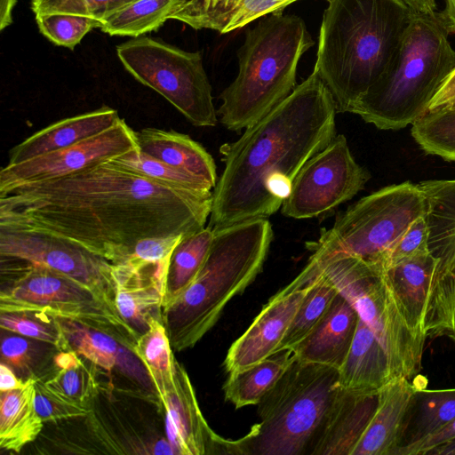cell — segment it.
Returning <instances> with one entry per match:
<instances>
[{"label":"cell","mask_w":455,"mask_h":455,"mask_svg":"<svg viewBox=\"0 0 455 455\" xmlns=\"http://www.w3.org/2000/svg\"><path fill=\"white\" fill-rule=\"evenodd\" d=\"M394 379L388 355L371 328L359 317L347 358L339 369V385L379 391Z\"/></svg>","instance_id":"cell-27"},{"label":"cell","mask_w":455,"mask_h":455,"mask_svg":"<svg viewBox=\"0 0 455 455\" xmlns=\"http://www.w3.org/2000/svg\"><path fill=\"white\" fill-rule=\"evenodd\" d=\"M439 15L449 33H455V0H445V8Z\"/></svg>","instance_id":"cell-50"},{"label":"cell","mask_w":455,"mask_h":455,"mask_svg":"<svg viewBox=\"0 0 455 455\" xmlns=\"http://www.w3.org/2000/svg\"><path fill=\"white\" fill-rule=\"evenodd\" d=\"M411 136L426 154L455 161V107L427 111L412 124Z\"/></svg>","instance_id":"cell-35"},{"label":"cell","mask_w":455,"mask_h":455,"mask_svg":"<svg viewBox=\"0 0 455 455\" xmlns=\"http://www.w3.org/2000/svg\"><path fill=\"white\" fill-rule=\"evenodd\" d=\"M120 118L116 109L104 106L61 119L14 146L9 152L7 164L22 163L75 145L113 127Z\"/></svg>","instance_id":"cell-21"},{"label":"cell","mask_w":455,"mask_h":455,"mask_svg":"<svg viewBox=\"0 0 455 455\" xmlns=\"http://www.w3.org/2000/svg\"><path fill=\"white\" fill-rule=\"evenodd\" d=\"M57 320L63 337V351H75L108 372L116 371L157 397L144 365L126 345L105 331L72 320Z\"/></svg>","instance_id":"cell-19"},{"label":"cell","mask_w":455,"mask_h":455,"mask_svg":"<svg viewBox=\"0 0 455 455\" xmlns=\"http://www.w3.org/2000/svg\"><path fill=\"white\" fill-rule=\"evenodd\" d=\"M314 71L339 113L356 102L394 60L412 11L403 0H328Z\"/></svg>","instance_id":"cell-3"},{"label":"cell","mask_w":455,"mask_h":455,"mask_svg":"<svg viewBox=\"0 0 455 455\" xmlns=\"http://www.w3.org/2000/svg\"><path fill=\"white\" fill-rule=\"evenodd\" d=\"M338 294L339 291L331 281L319 272L275 353L292 350L308 336L323 318Z\"/></svg>","instance_id":"cell-34"},{"label":"cell","mask_w":455,"mask_h":455,"mask_svg":"<svg viewBox=\"0 0 455 455\" xmlns=\"http://www.w3.org/2000/svg\"><path fill=\"white\" fill-rule=\"evenodd\" d=\"M323 272L356 309L387 351L394 378L412 380L420 369L426 338L407 325L385 278L381 260L345 256L323 265Z\"/></svg>","instance_id":"cell-10"},{"label":"cell","mask_w":455,"mask_h":455,"mask_svg":"<svg viewBox=\"0 0 455 455\" xmlns=\"http://www.w3.org/2000/svg\"><path fill=\"white\" fill-rule=\"evenodd\" d=\"M24 380L20 379L14 371L6 363H0V391L5 392L17 389L23 386Z\"/></svg>","instance_id":"cell-47"},{"label":"cell","mask_w":455,"mask_h":455,"mask_svg":"<svg viewBox=\"0 0 455 455\" xmlns=\"http://www.w3.org/2000/svg\"><path fill=\"white\" fill-rule=\"evenodd\" d=\"M378 404V391L339 387L307 455H352Z\"/></svg>","instance_id":"cell-18"},{"label":"cell","mask_w":455,"mask_h":455,"mask_svg":"<svg viewBox=\"0 0 455 455\" xmlns=\"http://www.w3.org/2000/svg\"><path fill=\"white\" fill-rule=\"evenodd\" d=\"M135 149H139L135 131L120 118L113 127L75 145L5 165L0 171V193L67 177Z\"/></svg>","instance_id":"cell-14"},{"label":"cell","mask_w":455,"mask_h":455,"mask_svg":"<svg viewBox=\"0 0 455 455\" xmlns=\"http://www.w3.org/2000/svg\"><path fill=\"white\" fill-rule=\"evenodd\" d=\"M135 134L140 152L198 179L210 190L214 189L218 181L214 160L188 135L149 127Z\"/></svg>","instance_id":"cell-25"},{"label":"cell","mask_w":455,"mask_h":455,"mask_svg":"<svg viewBox=\"0 0 455 455\" xmlns=\"http://www.w3.org/2000/svg\"><path fill=\"white\" fill-rule=\"evenodd\" d=\"M427 338L455 342V270L435 274L425 314Z\"/></svg>","instance_id":"cell-36"},{"label":"cell","mask_w":455,"mask_h":455,"mask_svg":"<svg viewBox=\"0 0 455 455\" xmlns=\"http://www.w3.org/2000/svg\"><path fill=\"white\" fill-rule=\"evenodd\" d=\"M0 257L60 274L116 307L115 265L71 241L44 232L0 228Z\"/></svg>","instance_id":"cell-13"},{"label":"cell","mask_w":455,"mask_h":455,"mask_svg":"<svg viewBox=\"0 0 455 455\" xmlns=\"http://www.w3.org/2000/svg\"><path fill=\"white\" fill-rule=\"evenodd\" d=\"M413 12L422 14L435 13V0H403Z\"/></svg>","instance_id":"cell-49"},{"label":"cell","mask_w":455,"mask_h":455,"mask_svg":"<svg viewBox=\"0 0 455 455\" xmlns=\"http://www.w3.org/2000/svg\"><path fill=\"white\" fill-rule=\"evenodd\" d=\"M110 161L126 170L177 188L196 192L212 191L198 179L151 157L139 149L125 153Z\"/></svg>","instance_id":"cell-38"},{"label":"cell","mask_w":455,"mask_h":455,"mask_svg":"<svg viewBox=\"0 0 455 455\" xmlns=\"http://www.w3.org/2000/svg\"><path fill=\"white\" fill-rule=\"evenodd\" d=\"M35 386V406L44 422L82 417L89 412L86 406L67 403L52 394L42 379H36Z\"/></svg>","instance_id":"cell-44"},{"label":"cell","mask_w":455,"mask_h":455,"mask_svg":"<svg viewBox=\"0 0 455 455\" xmlns=\"http://www.w3.org/2000/svg\"><path fill=\"white\" fill-rule=\"evenodd\" d=\"M451 107H452V106H451ZM453 107H455V104L453 105Z\"/></svg>","instance_id":"cell-52"},{"label":"cell","mask_w":455,"mask_h":455,"mask_svg":"<svg viewBox=\"0 0 455 455\" xmlns=\"http://www.w3.org/2000/svg\"><path fill=\"white\" fill-rule=\"evenodd\" d=\"M426 212L425 196L418 184L405 181L382 188L337 215L333 225L307 244L312 253L307 265L318 273L339 257L381 260Z\"/></svg>","instance_id":"cell-8"},{"label":"cell","mask_w":455,"mask_h":455,"mask_svg":"<svg viewBox=\"0 0 455 455\" xmlns=\"http://www.w3.org/2000/svg\"><path fill=\"white\" fill-rule=\"evenodd\" d=\"M339 387L338 369L295 358L257 404L260 421L236 440L239 453L307 455Z\"/></svg>","instance_id":"cell-7"},{"label":"cell","mask_w":455,"mask_h":455,"mask_svg":"<svg viewBox=\"0 0 455 455\" xmlns=\"http://www.w3.org/2000/svg\"><path fill=\"white\" fill-rule=\"evenodd\" d=\"M317 275L307 266L264 305L248 329L230 346L228 373L244 370L275 353Z\"/></svg>","instance_id":"cell-15"},{"label":"cell","mask_w":455,"mask_h":455,"mask_svg":"<svg viewBox=\"0 0 455 455\" xmlns=\"http://www.w3.org/2000/svg\"><path fill=\"white\" fill-rule=\"evenodd\" d=\"M403 377L392 379L378 391V404L352 455H392L411 398L417 388Z\"/></svg>","instance_id":"cell-24"},{"label":"cell","mask_w":455,"mask_h":455,"mask_svg":"<svg viewBox=\"0 0 455 455\" xmlns=\"http://www.w3.org/2000/svg\"><path fill=\"white\" fill-rule=\"evenodd\" d=\"M166 437L175 455L239 454L236 440L218 435L207 424L182 364L175 361L174 383L161 400Z\"/></svg>","instance_id":"cell-16"},{"label":"cell","mask_w":455,"mask_h":455,"mask_svg":"<svg viewBox=\"0 0 455 455\" xmlns=\"http://www.w3.org/2000/svg\"><path fill=\"white\" fill-rule=\"evenodd\" d=\"M358 319L355 307L339 292L317 326L292 348L295 358L339 370L349 352Z\"/></svg>","instance_id":"cell-20"},{"label":"cell","mask_w":455,"mask_h":455,"mask_svg":"<svg viewBox=\"0 0 455 455\" xmlns=\"http://www.w3.org/2000/svg\"><path fill=\"white\" fill-rule=\"evenodd\" d=\"M17 0H0V30L12 23V12Z\"/></svg>","instance_id":"cell-48"},{"label":"cell","mask_w":455,"mask_h":455,"mask_svg":"<svg viewBox=\"0 0 455 455\" xmlns=\"http://www.w3.org/2000/svg\"><path fill=\"white\" fill-rule=\"evenodd\" d=\"M455 441V419L442 430L428 436L412 448L406 455H426L430 450Z\"/></svg>","instance_id":"cell-45"},{"label":"cell","mask_w":455,"mask_h":455,"mask_svg":"<svg viewBox=\"0 0 455 455\" xmlns=\"http://www.w3.org/2000/svg\"><path fill=\"white\" fill-rule=\"evenodd\" d=\"M314 44L296 15L272 13L249 29L237 51L238 74L220 95L223 126L246 129L286 99L296 87L299 59Z\"/></svg>","instance_id":"cell-6"},{"label":"cell","mask_w":455,"mask_h":455,"mask_svg":"<svg viewBox=\"0 0 455 455\" xmlns=\"http://www.w3.org/2000/svg\"><path fill=\"white\" fill-rule=\"evenodd\" d=\"M426 455H455V441L435 447Z\"/></svg>","instance_id":"cell-51"},{"label":"cell","mask_w":455,"mask_h":455,"mask_svg":"<svg viewBox=\"0 0 455 455\" xmlns=\"http://www.w3.org/2000/svg\"><path fill=\"white\" fill-rule=\"evenodd\" d=\"M43 382L60 399L83 406H86L97 391L95 377L83 361L75 366L56 370L52 378Z\"/></svg>","instance_id":"cell-40"},{"label":"cell","mask_w":455,"mask_h":455,"mask_svg":"<svg viewBox=\"0 0 455 455\" xmlns=\"http://www.w3.org/2000/svg\"><path fill=\"white\" fill-rule=\"evenodd\" d=\"M439 13L412 12L387 70L351 113L380 130H399L424 116L455 68V51Z\"/></svg>","instance_id":"cell-5"},{"label":"cell","mask_w":455,"mask_h":455,"mask_svg":"<svg viewBox=\"0 0 455 455\" xmlns=\"http://www.w3.org/2000/svg\"><path fill=\"white\" fill-rule=\"evenodd\" d=\"M136 0H31L35 15L70 13L103 22L112 14Z\"/></svg>","instance_id":"cell-42"},{"label":"cell","mask_w":455,"mask_h":455,"mask_svg":"<svg viewBox=\"0 0 455 455\" xmlns=\"http://www.w3.org/2000/svg\"><path fill=\"white\" fill-rule=\"evenodd\" d=\"M116 53L137 81L161 94L193 125L217 124L218 112L200 52L139 36L119 44Z\"/></svg>","instance_id":"cell-11"},{"label":"cell","mask_w":455,"mask_h":455,"mask_svg":"<svg viewBox=\"0 0 455 455\" xmlns=\"http://www.w3.org/2000/svg\"><path fill=\"white\" fill-rule=\"evenodd\" d=\"M3 331L44 341L63 351V337L57 318L28 313L0 312Z\"/></svg>","instance_id":"cell-41"},{"label":"cell","mask_w":455,"mask_h":455,"mask_svg":"<svg viewBox=\"0 0 455 455\" xmlns=\"http://www.w3.org/2000/svg\"><path fill=\"white\" fill-rule=\"evenodd\" d=\"M295 360L292 350H282L244 370L228 373L225 399L235 409L257 405Z\"/></svg>","instance_id":"cell-30"},{"label":"cell","mask_w":455,"mask_h":455,"mask_svg":"<svg viewBox=\"0 0 455 455\" xmlns=\"http://www.w3.org/2000/svg\"><path fill=\"white\" fill-rule=\"evenodd\" d=\"M0 312L38 314L105 331L132 349L138 334L116 308L88 288L54 271L1 257Z\"/></svg>","instance_id":"cell-9"},{"label":"cell","mask_w":455,"mask_h":455,"mask_svg":"<svg viewBox=\"0 0 455 455\" xmlns=\"http://www.w3.org/2000/svg\"><path fill=\"white\" fill-rule=\"evenodd\" d=\"M36 21L41 34L52 43L71 50L88 32L102 26L97 20L62 12L36 15Z\"/></svg>","instance_id":"cell-39"},{"label":"cell","mask_w":455,"mask_h":455,"mask_svg":"<svg viewBox=\"0 0 455 455\" xmlns=\"http://www.w3.org/2000/svg\"><path fill=\"white\" fill-rule=\"evenodd\" d=\"M455 104V68L443 82L439 91L434 97L428 111L435 110Z\"/></svg>","instance_id":"cell-46"},{"label":"cell","mask_w":455,"mask_h":455,"mask_svg":"<svg viewBox=\"0 0 455 455\" xmlns=\"http://www.w3.org/2000/svg\"><path fill=\"white\" fill-rule=\"evenodd\" d=\"M336 113L330 91L313 70L237 140L222 145L225 167L212 192L209 226L276 212L302 166L336 136Z\"/></svg>","instance_id":"cell-2"},{"label":"cell","mask_w":455,"mask_h":455,"mask_svg":"<svg viewBox=\"0 0 455 455\" xmlns=\"http://www.w3.org/2000/svg\"><path fill=\"white\" fill-rule=\"evenodd\" d=\"M212 200L108 161L0 193V228L51 234L117 264L141 239L204 228Z\"/></svg>","instance_id":"cell-1"},{"label":"cell","mask_w":455,"mask_h":455,"mask_svg":"<svg viewBox=\"0 0 455 455\" xmlns=\"http://www.w3.org/2000/svg\"><path fill=\"white\" fill-rule=\"evenodd\" d=\"M429 229L426 217L416 220L399 237L381 259L384 266L395 264L416 254L429 251Z\"/></svg>","instance_id":"cell-43"},{"label":"cell","mask_w":455,"mask_h":455,"mask_svg":"<svg viewBox=\"0 0 455 455\" xmlns=\"http://www.w3.org/2000/svg\"><path fill=\"white\" fill-rule=\"evenodd\" d=\"M370 178L352 156L346 137L338 134L299 170L282 213L297 220L317 217L352 199Z\"/></svg>","instance_id":"cell-12"},{"label":"cell","mask_w":455,"mask_h":455,"mask_svg":"<svg viewBox=\"0 0 455 455\" xmlns=\"http://www.w3.org/2000/svg\"><path fill=\"white\" fill-rule=\"evenodd\" d=\"M426 200L428 249L438 259L435 274L455 270V180L418 183Z\"/></svg>","instance_id":"cell-28"},{"label":"cell","mask_w":455,"mask_h":455,"mask_svg":"<svg viewBox=\"0 0 455 455\" xmlns=\"http://www.w3.org/2000/svg\"><path fill=\"white\" fill-rule=\"evenodd\" d=\"M36 380L0 395V447L19 452L40 434L44 421L35 406Z\"/></svg>","instance_id":"cell-29"},{"label":"cell","mask_w":455,"mask_h":455,"mask_svg":"<svg viewBox=\"0 0 455 455\" xmlns=\"http://www.w3.org/2000/svg\"><path fill=\"white\" fill-rule=\"evenodd\" d=\"M299 0H187L170 17L194 29L227 34L251 21L283 11ZM328 1V0H326Z\"/></svg>","instance_id":"cell-23"},{"label":"cell","mask_w":455,"mask_h":455,"mask_svg":"<svg viewBox=\"0 0 455 455\" xmlns=\"http://www.w3.org/2000/svg\"><path fill=\"white\" fill-rule=\"evenodd\" d=\"M437 266L438 259L429 251L395 264L383 265L385 278L407 325L426 339L425 314Z\"/></svg>","instance_id":"cell-22"},{"label":"cell","mask_w":455,"mask_h":455,"mask_svg":"<svg viewBox=\"0 0 455 455\" xmlns=\"http://www.w3.org/2000/svg\"><path fill=\"white\" fill-rule=\"evenodd\" d=\"M455 419V388L415 389L405 412L392 455L407 451L442 430Z\"/></svg>","instance_id":"cell-26"},{"label":"cell","mask_w":455,"mask_h":455,"mask_svg":"<svg viewBox=\"0 0 455 455\" xmlns=\"http://www.w3.org/2000/svg\"><path fill=\"white\" fill-rule=\"evenodd\" d=\"M187 0H136L102 22L100 29L110 36L139 37L156 31Z\"/></svg>","instance_id":"cell-33"},{"label":"cell","mask_w":455,"mask_h":455,"mask_svg":"<svg viewBox=\"0 0 455 455\" xmlns=\"http://www.w3.org/2000/svg\"><path fill=\"white\" fill-rule=\"evenodd\" d=\"M11 333L2 335L1 362L9 365L24 381L42 379L40 372L49 361L53 360L54 355H51L57 348L44 341Z\"/></svg>","instance_id":"cell-37"},{"label":"cell","mask_w":455,"mask_h":455,"mask_svg":"<svg viewBox=\"0 0 455 455\" xmlns=\"http://www.w3.org/2000/svg\"><path fill=\"white\" fill-rule=\"evenodd\" d=\"M132 350L144 365L161 402L173 386L176 361L161 320L151 319L148 331L138 338Z\"/></svg>","instance_id":"cell-32"},{"label":"cell","mask_w":455,"mask_h":455,"mask_svg":"<svg viewBox=\"0 0 455 455\" xmlns=\"http://www.w3.org/2000/svg\"><path fill=\"white\" fill-rule=\"evenodd\" d=\"M168 264H114L116 308L139 337L151 319L161 320Z\"/></svg>","instance_id":"cell-17"},{"label":"cell","mask_w":455,"mask_h":455,"mask_svg":"<svg viewBox=\"0 0 455 455\" xmlns=\"http://www.w3.org/2000/svg\"><path fill=\"white\" fill-rule=\"evenodd\" d=\"M273 236L267 218L213 229L212 243L200 271L161 309V321L173 351L193 347L218 322L228 302L256 278Z\"/></svg>","instance_id":"cell-4"},{"label":"cell","mask_w":455,"mask_h":455,"mask_svg":"<svg viewBox=\"0 0 455 455\" xmlns=\"http://www.w3.org/2000/svg\"><path fill=\"white\" fill-rule=\"evenodd\" d=\"M212 239L213 229L208 226L178 243L170 257L162 307L180 295L195 279L206 259Z\"/></svg>","instance_id":"cell-31"}]
</instances>
